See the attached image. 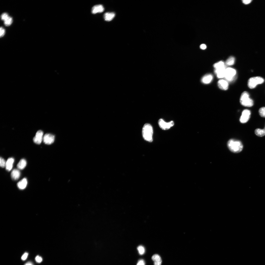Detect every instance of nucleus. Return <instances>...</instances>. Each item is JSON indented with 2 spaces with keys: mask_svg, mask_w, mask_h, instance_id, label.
Returning <instances> with one entry per match:
<instances>
[{
  "mask_svg": "<svg viewBox=\"0 0 265 265\" xmlns=\"http://www.w3.org/2000/svg\"><path fill=\"white\" fill-rule=\"evenodd\" d=\"M227 146L231 151L235 153L240 152L243 148V145L240 141L234 139H231L228 141Z\"/></svg>",
  "mask_w": 265,
  "mask_h": 265,
  "instance_id": "f257e3e1",
  "label": "nucleus"
},
{
  "mask_svg": "<svg viewBox=\"0 0 265 265\" xmlns=\"http://www.w3.org/2000/svg\"><path fill=\"white\" fill-rule=\"evenodd\" d=\"M153 133V129L152 126L149 123L145 124L142 130V135L144 139L149 142H152Z\"/></svg>",
  "mask_w": 265,
  "mask_h": 265,
  "instance_id": "f03ea898",
  "label": "nucleus"
},
{
  "mask_svg": "<svg viewBox=\"0 0 265 265\" xmlns=\"http://www.w3.org/2000/svg\"><path fill=\"white\" fill-rule=\"evenodd\" d=\"M240 102L242 106L247 107H251L254 104L253 100L250 98L249 94L246 91L242 94L240 98Z\"/></svg>",
  "mask_w": 265,
  "mask_h": 265,
  "instance_id": "7ed1b4c3",
  "label": "nucleus"
},
{
  "mask_svg": "<svg viewBox=\"0 0 265 265\" xmlns=\"http://www.w3.org/2000/svg\"><path fill=\"white\" fill-rule=\"evenodd\" d=\"M237 72L236 70L231 68H227L224 78L227 82H231L236 78Z\"/></svg>",
  "mask_w": 265,
  "mask_h": 265,
  "instance_id": "20e7f679",
  "label": "nucleus"
},
{
  "mask_svg": "<svg viewBox=\"0 0 265 265\" xmlns=\"http://www.w3.org/2000/svg\"><path fill=\"white\" fill-rule=\"evenodd\" d=\"M264 81V79L262 77H255L250 78L248 82V85L250 89H253L256 87L259 84L263 83Z\"/></svg>",
  "mask_w": 265,
  "mask_h": 265,
  "instance_id": "39448f33",
  "label": "nucleus"
},
{
  "mask_svg": "<svg viewBox=\"0 0 265 265\" xmlns=\"http://www.w3.org/2000/svg\"><path fill=\"white\" fill-rule=\"evenodd\" d=\"M158 124L160 127L164 130H167L174 126V123L173 121L167 123L162 119H160L158 121Z\"/></svg>",
  "mask_w": 265,
  "mask_h": 265,
  "instance_id": "423d86ee",
  "label": "nucleus"
},
{
  "mask_svg": "<svg viewBox=\"0 0 265 265\" xmlns=\"http://www.w3.org/2000/svg\"><path fill=\"white\" fill-rule=\"evenodd\" d=\"M251 114L250 110L248 109L244 110L240 119V122L243 123H247L250 118Z\"/></svg>",
  "mask_w": 265,
  "mask_h": 265,
  "instance_id": "0eeeda50",
  "label": "nucleus"
},
{
  "mask_svg": "<svg viewBox=\"0 0 265 265\" xmlns=\"http://www.w3.org/2000/svg\"><path fill=\"white\" fill-rule=\"evenodd\" d=\"M43 132L41 130L38 131L35 137L33 139V141L36 144H40L43 140Z\"/></svg>",
  "mask_w": 265,
  "mask_h": 265,
  "instance_id": "6e6552de",
  "label": "nucleus"
},
{
  "mask_svg": "<svg viewBox=\"0 0 265 265\" xmlns=\"http://www.w3.org/2000/svg\"><path fill=\"white\" fill-rule=\"evenodd\" d=\"M55 139V136L53 135L47 134L44 136L43 140L45 144L50 145L54 142Z\"/></svg>",
  "mask_w": 265,
  "mask_h": 265,
  "instance_id": "1a4fd4ad",
  "label": "nucleus"
},
{
  "mask_svg": "<svg viewBox=\"0 0 265 265\" xmlns=\"http://www.w3.org/2000/svg\"><path fill=\"white\" fill-rule=\"evenodd\" d=\"M218 87L220 89L226 90L228 89V84L226 80L223 79L220 80L218 81Z\"/></svg>",
  "mask_w": 265,
  "mask_h": 265,
  "instance_id": "9d476101",
  "label": "nucleus"
},
{
  "mask_svg": "<svg viewBox=\"0 0 265 265\" xmlns=\"http://www.w3.org/2000/svg\"><path fill=\"white\" fill-rule=\"evenodd\" d=\"M104 10V8L102 5H97L93 7L92 9V14H95L98 13H102Z\"/></svg>",
  "mask_w": 265,
  "mask_h": 265,
  "instance_id": "9b49d317",
  "label": "nucleus"
},
{
  "mask_svg": "<svg viewBox=\"0 0 265 265\" xmlns=\"http://www.w3.org/2000/svg\"><path fill=\"white\" fill-rule=\"evenodd\" d=\"M213 78V76L212 75L210 74H207L202 77L201 81L204 84H208L212 81Z\"/></svg>",
  "mask_w": 265,
  "mask_h": 265,
  "instance_id": "f8f14e48",
  "label": "nucleus"
},
{
  "mask_svg": "<svg viewBox=\"0 0 265 265\" xmlns=\"http://www.w3.org/2000/svg\"><path fill=\"white\" fill-rule=\"evenodd\" d=\"M226 68V67H225L215 69V73L218 78H224Z\"/></svg>",
  "mask_w": 265,
  "mask_h": 265,
  "instance_id": "ddd939ff",
  "label": "nucleus"
},
{
  "mask_svg": "<svg viewBox=\"0 0 265 265\" xmlns=\"http://www.w3.org/2000/svg\"><path fill=\"white\" fill-rule=\"evenodd\" d=\"M14 161V159L12 158H9L6 161V169L8 171H9L11 170Z\"/></svg>",
  "mask_w": 265,
  "mask_h": 265,
  "instance_id": "4468645a",
  "label": "nucleus"
},
{
  "mask_svg": "<svg viewBox=\"0 0 265 265\" xmlns=\"http://www.w3.org/2000/svg\"><path fill=\"white\" fill-rule=\"evenodd\" d=\"M27 184V179L24 178L18 183L17 185L19 189L23 190L26 188Z\"/></svg>",
  "mask_w": 265,
  "mask_h": 265,
  "instance_id": "2eb2a0df",
  "label": "nucleus"
},
{
  "mask_svg": "<svg viewBox=\"0 0 265 265\" xmlns=\"http://www.w3.org/2000/svg\"><path fill=\"white\" fill-rule=\"evenodd\" d=\"M152 259L154 261V265H161L162 261L159 255L155 254L153 255L152 257Z\"/></svg>",
  "mask_w": 265,
  "mask_h": 265,
  "instance_id": "dca6fc26",
  "label": "nucleus"
},
{
  "mask_svg": "<svg viewBox=\"0 0 265 265\" xmlns=\"http://www.w3.org/2000/svg\"><path fill=\"white\" fill-rule=\"evenodd\" d=\"M115 16V14L114 12H107L104 15V17L105 20L107 21L112 20Z\"/></svg>",
  "mask_w": 265,
  "mask_h": 265,
  "instance_id": "f3484780",
  "label": "nucleus"
},
{
  "mask_svg": "<svg viewBox=\"0 0 265 265\" xmlns=\"http://www.w3.org/2000/svg\"><path fill=\"white\" fill-rule=\"evenodd\" d=\"M20 175V173L19 171L17 169H14L12 172L11 176L12 179L14 180H17L19 178Z\"/></svg>",
  "mask_w": 265,
  "mask_h": 265,
  "instance_id": "a211bd4d",
  "label": "nucleus"
},
{
  "mask_svg": "<svg viewBox=\"0 0 265 265\" xmlns=\"http://www.w3.org/2000/svg\"><path fill=\"white\" fill-rule=\"evenodd\" d=\"M27 165V161L24 159H21L17 165V168L20 170H22L26 167Z\"/></svg>",
  "mask_w": 265,
  "mask_h": 265,
  "instance_id": "6ab92c4d",
  "label": "nucleus"
},
{
  "mask_svg": "<svg viewBox=\"0 0 265 265\" xmlns=\"http://www.w3.org/2000/svg\"><path fill=\"white\" fill-rule=\"evenodd\" d=\"M255 134L257 136L261 137L265 135V126L263 129L259 128L256 129L255 131Z\"/></svg>",
  "mask_w": 265,
  "mask_h": 265,
  "instance_id": "aec40b11",
  "label": "nucleus"
},
{
  "mask_svg": "<svg viewBox=\"0 0 265 265\" xmlns=\"http://www.w3.org/2000/svg\"><path fill=\"white\" fill-rule=\"evenodd\" d=\"M213 67L215 69L226 67L225 63L222 61H220L215 63L213 65Z\"/></svg>",
  "mask_w": 265,
  "mask_h": 265,
  "instance_id": "412c9836",
  "label": "nucleus"
},
{
  "mask_svg": "<svg viewBox=\"0 0 265 265\" xmlns=\"http://www.w3.org/2000/svg\"><path fill=\"white\" fill-rule=\"evenodd\" d=\"M235 59L233 56H231L229 57L226 60L225 63L226 65L230 66L233 65L235 63Z\"/></svg>",
  "mask_w": 265,
  "mask_h": 265,
  "instance_id": "4be33fe9",
  "label": "nucleus"
},
{
  "mask_svg": "<svg viewBox=\"0 0 265 265\" xmlns=\"http://www.w3.org/2000/svg\"><path fill=\"white\" fill-rule=\"evenodd\" d=\"M4 21V24L5 26H10L12 24L13 21L12 18L9 16Z\"/></svg>",
  "mask_w": 265,
  "mask_h": 265,
  "instance_id": "5701e85b",
  "label": "nucleus"
},
{
  "mask_svg": "<svg viewBox=\"0 0 265 265\" xmlns=\"http://www.w3.org/2000/svg\"><path fill=\"white\" fill-rule=\"evenodd\" d=\"M137 248L140 255H142L145 253V249L144 247L142 246H140L138 247Z\"/></svg>",
  "mask_w": 265,
  "mask_h": 265,
  "instance_id": "b1692460",
  "label": "nucleus"
},
{
  "mask_svg": "<svg viewBox=\"0 0 265 265\" xmlns=\"http://www.w3.org/2000/svg\"><path fill=\"white\" fill-rule=\"evenodd\" d=\"M259 113L261 117L265 118V107H263L260 108L259 110Z\"/></svg>",
  "mask_w": 265,
  "mask_h": 265,
  "instance_id": "393cba45",
  "label": "nucleus"
},
{
  "mask_svg": "<svg viewBox=\"0 0 265 265\" xmlns=\"http://www.w3.org/2000/svg\"><path fill=\"white\" fill-rule=\"evenodd\" d=\"M6 162L5 160L1 157L0 158V165L1 167L4 168L6 167Z\"/></svg>",
  "mask_w": 265,
  "mask_h": 265,
  "instance_id": "a878e982",
  "label": "nucleus"
},
{
  "mask_svg": "<svg viewBox=\"0 0 265 265\" xmlns=\"http://www.w3.org/2000/svg\"><path fill=\"white\" fill-rule=\"evenodd\" d=\"M8 14L5 13H3L1 16V18L2 20L4 21L6 20L9 17Z\"/></svg>",
  "mask_w": 265,
  "mask_h": 265,
  "instance_id": "bb28decb",
  "label": "nucleus"
},
{
  "mask_svg": "<svg viewBox=\"0 0 265 265\" xmlns=\"http://www.w3.org/2000/svg\"><path fill=\"white\" fill-rule=\"evenodd\" d=\"M0 36L1 38H2L5 35V29L2 27H1L0 28Z\"/></svg>",
  "mask_w": 265,
  "mask_h": 265,
  "instance_id": "cd10ccee",
  "label": "nucleus"
},
{
  "mask_svg": "<svg viewBox=\"0 0 265 265\" xmlns=\"http://www.w3.org/2000/svg\"><path fill=\"white\" fill-rule=\"evenodd\" d=\"M35 260L38 263H41L43 260L42 257L39 256H37L36 257Z\"/></svg>",
  "mask_w": 265,
  "mask_h": 265,
  "instance_id": "c85d7f7f",
  "label": "nucleus"
},
{
  "mask_svg": "<svg viewBox=\"0 0 265 265\" xmlns=\"http://www.w3.org/2000/svg\"><path fill=\"white\" fill-rule=\"evenodd\" d=\"M145 262L144 260L141 259L139 260L137 265H145Z\"/></svg>",
  "mask_w": 265,
  "mask_h": 265,
  "instance_id": "c756f323",
  "label": "nucleus"
},
{
  "mask_svg": "<svg viewBox=\"0 0 265 265\" xmlns=\"http://www.w3.org/2000/svg\"><path fill=\"white\" fill-rule=\"evenodd\" d=\"M28 254V253L26 252L21 257V259L23 261L25 260L27 258Z\"/></svg>",
  "mask_w": 265,
  "mask_h": 265,
  "instance_id": "7c9ffc66",
  "label": "nucleus"
},
{
  "mask_svg": "<svg viewBox=\"0 0 265 265\" xmlns=\"http://www.w3.org/2000/svg\"><path fill=\"white\" fill-rule=\"evenodd\" d=\"M252 1L251 0H243V2L245 4H248L250 3Z\"/></svg>",
  "mask_w": 265,
  "mask_h": 265,
  "instance_id": "2f4dec72",
  "label": "nucleus"
},
{
  "mask_svg": "<svg viewBox=\"0 0 265 265\" xmlns=\"http://www.w3.org/2000/svg\"><path fill=\"white\" fill-rule=\"evenodd\" d=\"M200 48L201 49L205 50L207 48V47L206 45L205 44H203L200 46Z\"/></svg>",
  "mask_w": 265,
  "mask_h": 265,
  "instance_id": "473e14b6",
  "label": "nucleus"
},
{
  "mask_svg": "<svg viewBox=\"0 0 265 265\" xmlns=\"http://www.w3.org/2000/svg\"><path fill=\"white\" fill-rule=\"evenodd\" d=\"M24 265H33V264L31 262H28L26 263Z\"/></svg>",
  "mask_w": 265,
  "mask_h": 265,
  "instance_id": "72a5a7b5",
  "label": "nucleus"
}]
</instances>
